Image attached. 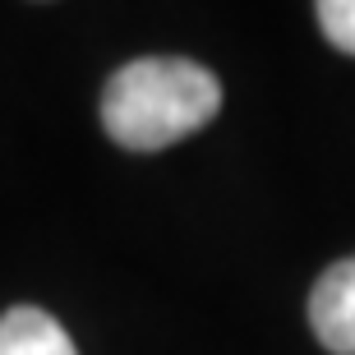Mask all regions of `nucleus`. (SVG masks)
<instances>
[{
  "mask_svg": "<svg viewBox=\"0 0 355 355\" xmlns=\"http://www.w3.org/2000/svg\"><path fill=\"white\" fill-rule=\"evenodd\" d=\"M0 355H79V351L46 309L14 304L0 314Z\"/></svg>",
  "mask_w": 355,
  "mask_h": 355,
  "instance_id": "nucleus-3",
  "label": "nucleus"
},
{
  "mask_svg": "<svg viewBox=\"0 0 355 355\" xmlns=\"http://www.w3.org/2000/svg\"><path fill=\"white\" fill-rule=\"evenodd\" d=\"M318 24H323V37L337 46V51L355 55V0H318Z\"/></svg>",
  "mask_w": 355,
  "mask_h": 355,
  "instance_id": "nucleus-4",
  "label": "nucleus"
},
{
  "mask_svg": "<svg viewBox=\"0 0 355 355\" xmlns=\"http://www.w3.org/2000/svg\"><path fill=\"white\" fill-rule=\"evenodd\" d=\"M309 328L332 355H355V254L332 263L309 291Z\"/></svg>",
  "mask_w": 355,
  "mask_h": 355,
  "instance_id": "nucleus-2",
  "label": "nucleus"
},
{
  "mask_svg": "<svg viewBox=\"0 0 355 355\" xmlns=\"http://www.w3.org/2000/svg\"><path fill=\"white\" fill-rule=\"evenodd\" d=\"M222 111V83L184 55H144L102 88V125L130 153H157L198 134Z\"/></svg>",
  "mask_w": 355,
  "mask_h": 355,
  "instance_id": "nucleus-1",
  "label": "nucleus"
}]
</instances>
